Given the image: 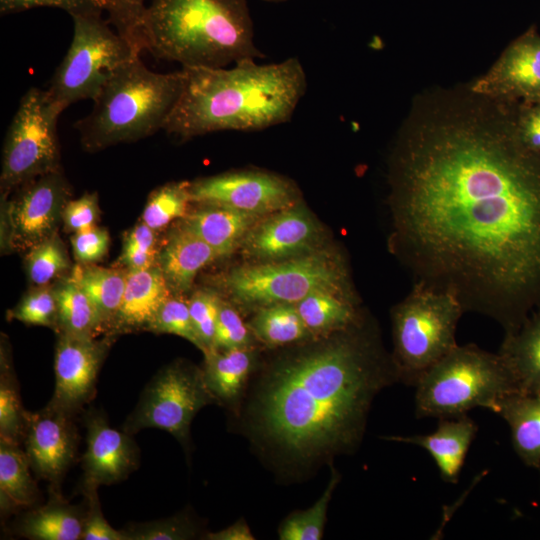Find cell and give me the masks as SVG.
Segmentation results:
<instances>
[{
  "label": "cell",
  "instance_id": "cell-38",
  "mask_svg": "<svg viewBox=\"0 0 540 540\" xmlns=\"http://www.w3.org/2000/svg\"><path fill=\"white\" fill-rule=\"evenodd\" d=\"M127 540H186L195 538L196 524L186 513L145 523L132 524L123 529Z\"/></svg>",
  "mask_w": 540,
  "mask_h": 540
},
{
  "label": "cell",
  "instance_id": "cell-11",
  "mask_svg": "<svg viewBox=\"0 0 540 540\" xmlns=\"http://www.w3.org/2000/svg\"><path fill=\"white\" fill-rule=\"evenodd\" d=\"M213 403L217 401L205 383L202 369L177 360L149 381L122 430L132 435L146 428H158L187 447L193 418Z\"/></svg>",
  "mask_w": 540,
  "mask_h": 540
},
{
  "label": "cell",
  "instance_id": "cell-20",
  "mask_svg": "<svg viewBox=\"0 0 540 540\" xmlns=\"http://www.w3.org/2000/svg\"><path fill=\"white\" fill-rule=\"evenodd\" d=\"M477 430L476 423L464 414L440 418L436 430L428 435L390 436L386 439L424 448L434 459L441 478L455 484Z\"/></svg>",
  "mask_w": 540,
  "mask_h": 540
},
{
  "label": "cell",
  "instance_id": "cell-16",
  "mask_svg": "<svg viewBox=\"0 0 540 540\" xmlns=\"http://www.w3.org/2000/svg\"><path fill=\"white\" fill-rule=\"evenodd\" d=\"M73 418L49 403L27 413L24 451L34 474L54 490H60L76 455L78 434Z\"/></svg>",
  "mask_w": 540,
  "mask_h": 540
},
{
  "label": "cell",
  "instance_id": "cell-19",
  "mask_svg": "<svg viewBox=\"0 0 540 540\" xmlns=\"http://www.w3.org/2000/svg\"><path fill=\"white\" fill-rule=\"evenodd\" d=\"M217 259V252L181 220L160 245L157 263L170 291L183 294L197 274Z\"/></svg>",
  "mask_w": 540,
  "mask_h": 540
},
{
  "label": "cell",
  "instance_id": "cell-45",
  "mask_svg": "<svg viewBox=\"0 0 540 540\" xmlns=\"http://www.w3.org/2000/svg\"><path fill=\"white\" fill-rule=\"evenodd\" d=\"M99 216L98 195L86 193L66 203L62 213V224L67 232L77 233L96 226Z\"/></svg>",
  "mask_w": 540,
  "mask_h": 540
},
{
  "label": "cell",
  "instance_id": "cell-26",
  "mask_svg": "<svg viewBox=\"0 0 540 540\" xmlns=\"http://www.w3.org/2000/svg\"><path fill=\"white\" fill-rule=\"evenodd\" d=\"M496 413L508 423L519 458L540 469V392L512 393L500 401Z\"/></svg>",
  "mask_w": 540,
  "mask_h": 540
},
{
  "label": "cell",
  "instance_id": "cell-21",
  "mask_svg": "<svg viewBox=\"0 0 540 540\" xmlns=\"http://www.w3.org/2000/svg\"><path fill=\"white\" fill-rule=\"evenodd\" d=\"M171 293L158 264L127 271L125 291L109 334L145 330Z\"/></svg>",
  "mask_w": 540,
  "mask_h": 540
},
{
  "label": "cell",
  "instance_id": "cell-30",
  "mask_svg": "<svg viewBox=\"0 0 540 540\" xmlns=\"http://www.w3.org/2000/svg\"><path fill=\"white\" fill-rule=\"evenodd\" d=\"M57 334L97 337L103 334L97 311L83 289L67 275L54 283Z\"/></svg>",
  "mask_w": 540,
  "mask_h": 540
},
{
  "label": "cell",
  "instance_id": "cell-5",
  "mask_svg": "<svg viewBox=\"0 0 540 540\" xmlns=\"http://www.w3.org/2000/svg\"><path fill=\"white\" fill-rule=\"evenodd\" d=\"M183 82L182 69L154 72L135 56L112 74L93 100L92 111L75 123L83 148L100 151L163 130Z\"/></svg>",
  "mask_w": 540,
  "mask_h": 540
},
{
  "label": "cell",
  "instance_id": "cell-10",
  "mask_svg": "<svg viewBox=\"0 0 540 540\" xmlns=\"http://www.w3.org/2000/svg\"><path fill=\"white\" fill-rule=\"evenodd\" d=\"M62 112L46 90L31 87L22 96L4 139L1 195L8 196L34 178L61 170L57 123Z\"/></svg>",
  "mask_w": 540,
  "mask_h": 540
},
{
  "label": "cell",
  "instance_id": "cell-28",
  "mask_svg": "<svg viewBox=\"0 0 540 540\" xmlns=\"http://www.w3.org/2000/svg\"><path fill=\"white\" fill-rule=\"evenodd\" d=\"M356 304L355 296L316 291L295 305L311 338H328L361 316Z\"/></svg>",
  "mask_w": 540,
  "mask_h": 540
},
{
  "label": "cell",
  "instance_id": "cell-9",
  "mask_svg": "<svg viewBox=\"0 0 540 540\" xmlns=\"http://www.w3.org/2000/svg\"><path fill=\"white\" fill-rule=\"evenodd\" d=\"M72 19L70 47L46 89L50 99L62 111L78 101L94 100L120 66L141 54L126 38L111 29L102 15Z\"/></svg>",
  "mask_w": 540,
  "mask_h": 540
},
{
  "label": "cell",
  "instance_id": "cell-46",
  "mask_svg": "<svg viewBox=\"0 0 540 540\" xmlns=\"http://www.w3.org/2000/svg\"><path fill=\"white\" fill-rule=\"evenodd\" d=\"M518 128L523 142L540 154V99L519 103Z\"/></svg>",
  "mask_w": 540,
  "mask_h": 540
},
{
  "label": "cell",
  "instance_id": "cell-13",
  "mask_svg": "<svg viewBox=\"0 0 540 540\" xmlns=\"http://www.w3.org/2000/svg\"><path fill=\"white\" fill-rule=\"evenodd\" d=\"M71 194V186L59 170L21 185L11 199L1 195V211L10 229L12 251H27L57 233Z\"/></svg>",
  "mask_w": 540,
  "mask_h": 540
},
{
  "label": "cell",
  "instance_id": "cell-36",
  "mask_svg": "<svg viewBox=\"0 0 540 540\" xmlns=\"http://www.w3.org/2000/svg\"><path fill=\"white\" fill-rule=\"evenodd\" d=\"M9 320H17L27 325L49 327L57 330V301L54 283L43 286H33L7 312Z\"/></svg>",
  "mask_w": 540,
  "mask_h": 540
},
{
  "label": "cell",
  "instance_id": "cell-40",
  "mask_svg": "<svg viewBox=\"0 0 540 540\" xmlns=\"http://www.w3.org/2000/svg\"><path fill=\"white\" fill-rule=\"evenodd\" d=\"M220 296L208 289L195 291L188 299L192 324L203 354L213 350Z\"/></svg>",
  "mask_w": 540,
  "mask_h": 540
},
{
  "label": "cell",
  "instance_id": "cell-6",
  "mask_svg": "<svg viewBox=\"0 0 540 540\" xmlns=\"http://www.w3.org/2000/svg\"><path fill=\"white\" fill-rule=\"evenodd\" d=\"M417 417L451 418L476 407L496 413L500 401L517 393L497 353L475 344L457 345L428 368L414 385Z\"/></svg>",
  "mask_w": 540,
  "mask_h": 540
},
{
  "label": "cell",
  "instance_id": "cell-34",
  "mask_svg": "<svg viewBox=\"0 0 540 540\" xmlns=\"http://www.w3.org/2000/svg\"><path fill=\"white\" fill-rule=\"evenodd\" d=\"M189 181L169 182L153 190L145 204L141 221L156 231L174 220L183 219L191 202Z\"/></svg>",
  "mask_w": 540,
  "mask_h": 540
},
{
  "label": "cell",
  "instance_id": "cell-42",
  "mask_svg": "<svg viewBox=\"0 0 540 540\" xmlns=\"http://www.w3.org/2000/svg\"><path fill=\"white\" fill-rule=\"evenodd\" d=\"M52 7L67 12L71 17L102 15L104 0H0L1 15L15 14L33 8Z\"/></svg>",
  "mask_w": 540,
  "mask_h": 540
},
{
  "label": "cell",
  "instance_id": "cell-1",
  "mask_svg": "<svg viewBox=\"0 0 540 540\" xmlns=\"http://www.w3.org/2000/svg\"><path fill=\"white\" fill-rule=\"evenodd\" d=\"M518 108L471 85L424 92L388 164L393 253L504 333L540 307V154Z\"/></svg>",
  "mask_w": 540,
  "mask_h": 540
},
{
  "label": "cell",
  "instance_id": "cell-3",
  "mask_svg": "<svg viewBox=\"0 0 540 540\" xmlns=\"http://www.w3.org/2000/svg\"><path fill=\"white\" fill-rule=\"evenodd\" d=\"M181 94L163 130L181 139L217 131H257L288 122L304 96L307 80L294 57L232 67L182 68Z\"/></svg>",
  "mask_w": 540,
  "mask_h": 540
},
{
  "label": "cell",
  "instance_id": "cell-43",
  "mask_svg": "<svg viewBox=\"0 0 540 540\" xmlns=\"http://www.w3.org/2000/svg\"><path fill=\"white\" fill-rule=\"evenodd\" d=\"M98 486L83 484L85 520L82 540H127L123 530L114 529L105 519L97 493Z\"/></svg>",
  "mask_w": 540,
  "mask_h": 540
},
{
  "label": "cell",
  "instance_id": "cell-24",
  "mask_svg": "<svg viewBox=\"0 0 540 540\" xmlns=\"http://www.w3.org/2000/svg\"><path fill=\"white\" fill-rule=\"evenodd\" d=\"M498 354L514 379L517 393L540 392V307L517 330L504 333Z\"/></svg>",
  "mask_w": 540,
  "mask_h": 540
},
{
  "label": "cell",
  "instance_id": "cell-35",
  "mask_svg": "<svg viewBox=\"0 0 540 540\" xmlns=\"http://www.w3.org/2000/svg\"><path fill=\"white\" fill-rule=\"evenodd\" d=\"M340 480L338 472L331 468L330 481L321 497L308 509L295 511L280 524L281 540H319L323 536L326 514L333 491Z\"/></svg>",
  "mask_w": 540,
  "mask_h": 540
},
{
  "label": "cell",
  "instance_id": "cell-47",
  "mask_svg": "<svg viewBox=\"0 0 540 540\" xmlns=\"http://www.w3.org/2000/svg\"><path fill=\"white\" fill-rule=\"evenodd\" d=\"M208 540H253L255 539L248 524L244 519L237 520L229 527L217 532L207 533L204 537Z\"/></svg>",
  "mask_w": 540,
  "mask_h": 540
},
{
  "label": "cell",
  "instance_id": "cell-14",
  "mask_svg": "<svg viewBox=\"0 0 540 540\" xmlns=\"http://www.w3.org/2000/svg\"><path fill=\"white\" fill-rule=\"evenodd\" d=\"M57 335L55 389L49 404L75 416L94 397L99 371L116 336Z\"/></svg>",
  "mask_w": 540,
  "mask_h": 540
},
{
  "label": "cell",
  "instance_id": "cell-18",
  "mask_svg": "<svg viewBox=\"0 0 540 540\" xmlns=\"http://www.w3.org/2000/svg\"><path fill=\"white\" fill-rule=\"evenodd\" d=\"M84 424L83 484L99 487L127 478L139 465V449L132 435L113 428L106 416L94 409L85 414Z\"/></svg>",
  "mask_w": 540,
  "mask_h": 540
},
{
  "label": "cell",
  "instance_id": "cell-41",
  "mask_svg": "<svg viewBox=\"0 0 540 540\" xmlns=\"http://www.w3.org/2000/svg\"><path fill=\"white\" fill-rule=\"evenodd\" d=\"M108 22L139 51H143L142 22L146 11L144 0H104Z\"/></svg>",
  "mask_w": 540,
  "mask_h": 540
},
{
  "label": "cell",
  "instance_id": "cell-12",
  "mask_svg": "<svg viewBox=\"0 0 540 540\" xmlns=\"http://www.w3.org/2000/svg\"><path fill=\"white\" fill-rule=\"evenodd\" d=\"M191 202L224 206L266 216L300 202L297 186L289 179L262 170H236L190 182Z\"/></svg>",
  "mask_w": 540,
  "mask_h": 540
},
{
  "label": "cell",
  "instance_id": "cell-31",
  "mask_svg": "<svg viewBox=\"0 0 540 540\" xmlns=\"http://www.w3.org/2000/svg\"><path fill=\"white\" fill-rule=\"evenodd\" d=\"M249 327L258 341L281 347L311 338L295 304H272L257 309Z\"/></svg>",
  "mask_w": 540,
  "mask_h": 540
},
{
  "label": "cell",
  "instance_id": "cell-25",
  "mask_svg": "<svg viewBox=\"0 0 540 540\" xmlns=\"http://www.w3.org/2000/svg\"><path fill=\"white\" fill-rule=\"evenodd\" d=\"M255 360L253 348L211 350L204 354L203 377L217 403L233 405L240 399Z\"/></svg>",
  "mask_w": 540,
  "mask_h": 540
},
{
  "label": "cell",
  "instance_id": "cell-48",
  "mask_svg": "<svg viewBox=\"0 0 540 540\" xmlns=\"http://www.w3.org/2000/svg\"><path fill=\"white\" fill-rule=\"evenodd\" d=\"M263 1L270 2V3H281V2L288 1V0H263Z\"/></svg>",
  "mask_w": 540,
  "mask_h": 540
},
{
  "label": "cell",
  "instance_id": "cell-22",
  "mask_svg": "<svg viewBox=\"0 0 540 540\" xmlns=\"http://www.w3.org/2000/svg\"><path fill=\"white\" fill-rule=\"evenodd\" d=\"M196 205L181 220L210 245L220 258L231 255L240 247L250 228L264 217L224 206Z\"/></svg>",
  "mask_w": 540,
  "mask_h": 540
},
{
  "label": "cell",
  "instance_id": "cell-4",
  "mask_svg": "<svg viewBox=\"0 0 540 540\" xmlns=\"http://www.w3.org/2000/svg\"><path fill=\"white\" fill-rule=\"evenodd\" d=\"M142 41L144 50L182 68H222L263 57L247 0H152Z\"/></svg>",
  "mask_w": 540,
  "mask_h": 540
},
{
  "label": "cell",
  "instance_id": "cell-2",
  "mask_svg": "<svg viewBox=\"0 0 540 540\" xmlns=\"http://www.w3.org/2000/svg\"><path fill=\"white\" fill-rule=\"evenodd\" d=\"M395 382L392 355L360 316L270 369L254 406L258 433L300 461L348 453L362 440L375 396Z\"/></svg>",
  "mask_w": 540,
  "mask_h": 540
},
{
  "label": "cell",
  "instance_id": "cell-29",
  "mask_svg": "<svg viewBox=\"0 0 540 540\" xmlns=\"http://www.w3.org/2000/svg\"><path fill=\"white\" fill-rule=\"evenodd\" d=\"M20 444L0 439V506L2 514L30 509L39 491Z\"/></svg>",
  "mask_w": 540,
  "mask_h": 540
},
{
  "label": "cell",
  "instance_id": "cell-23",
  "mask_svg": "<svg viewBox=\"0 0 540 540\" xmlns=\"http://www.w3.org/2000/svg\"><path fill=\"white\" fill-rule=\"evenodd\" d=\"M86 506L66 501L60 490L51 489L47 504L32 507L15 522V531L34 540H79Z\"/></svg>",
  "mask_w": 540,
  "mask_h": 540
},
{
  "label": "cell",
  "instance_id": "cell-37",
  "mask_svg": "<svg viewBox=\"0 0 540 540\" xmlns=\"http://www.w3.org/2000/svg\"><path fill=\"white\" fill-rule=\"evenodd\" d=\"M145 330L156 334L177 335L200 349V343L190 316L188 300L184 299L181 294L171 293Z\"/></svg>",
  "mask_w": 540,
  "mask_h": 540
},
{
  "label": "cell",
  "instance_id": "cell-7",
  "mask_svg": "<svg viewBox=\"0 0 540 540\" xmlns=\"http://www.w3.org/2000/svg\"><path fill=\"white\" fill-rule=\"evenodd\" d=\"M465 313L451 293L413 282L406 297L391 310L392 359L400 382L419 377L458 344L456 330Z\"/></svg>",
  "mask_w": 540,
  "mask_h": 540
},
{
  "label": "cell",
  "instance_id": "cell-33",
  "mask_svg": "<svg viewBox=\"0 0 540 540\" xmlns=\"http://www.w3.org/2000/svg\"><path fill=\"white\" fill-rule=\"evenodd\" d=\"M25 267L33 286L53 284L69 275L73 266L58 232L27 250Z\"/></svg>",
  "mask_w": 540,
  "mask_h": 540
},
{
  "label": "cell",
  "instance_id": "cell-32",
  "mask_svg": "<svg viewBox=\"0 0 540 540\" xmlns=\"http://www.w3.org/2000/svg\"><path fill=\"white\" fill-rule=\"evenodd\" d=\"M27 413L22 407L7 343L2 340L0 360V439L21 444L25 436Z\"/></svg>",
  "mask_w": 540,
  "mask_h": 540
},
{
  "label": "cell",
  "instance_id": "cell-17",
  "mask_svg": "<svg viewBox=\"0 0 540 540\" xmlns=\"http://www.w3.org/2000/svg\"><path fill=\"white\" fill-rule=\"evenodd\" d=\"M471 87L510 102L540 99V35L531 29L518 37Z\"/></svg>",
  "mask_w": 540,
  "mask_h": 540
},
{
  "label": "cell",
  "instance_id": "cell-44",
  "mask_svg": "<svg viewBox=\"0 0 540 540\" xmlns=\"http://www.w3.org/2000/svg\"><path fill=\"white\" fill-rule=\"evenodd\" d=\"M73 256L79 264H96L109 250L110 237L105 228L93 226L71 236Z\"/></svg>",
  "mask_w": 540,
  "mask_h": 540
},
{
  "label": "cell",
  "instance_id": "cell-27",
  "mask_svg": "<svg viewBox=\"0 0 540 540\" xmlns=\"http://www.w3.org/2000/svg\"><path fill=\"white\" fill-rule=\"evenodd\" d=\"M69 275L93 303L103 334H109L121 305L127 271L118 267L105 268L96 264L77 263Z\"/></svg>",
  "mask_w": 540,
  "mask_h": 540
},
{
  "label": "cell",
  "instance_id": "cell-15",
  "mask_svg": "<svg viewBox=\"0 0 540 540\" xmlns=\"http://www.w3.org/2000/svg\"><path fill=\"white\" fill-rule=\"evenodd\" d=\"M324 229L300 202L262 217L245 235L240 249L250 263L286 260L322 247Z\"/></svg>",
  "mask_w": 540,
  "mask_h": 540
},
{
  "label": "cell",
  "instance_id": "cell-8",
  "mask_svg": "<svg viewBox=\"0 0 540 540\" xmlns=\"http://www.w3.org/2000/svg\"><path fill=\"white\" fill-rule=\"evenodd\" d=\"M223 285L235 302L257 309L296 304L316 291L355 296L343 256L328 248L286 260L235 267L224 276Z\"/></svg>",
  "mask_w": 540,
  "mask_h": 540
},
{
  "label": "cell",
  "instance_id": "cell-39",
  "mask_svg": "<svg viewBox=\"0 0 540 540\" xmlns=\"http://www.w3.org/2000/svg\"><path fill=\"white\" fill-rule=\"evenodd\" d=\"M254 339L238 311L220 297L213 350L253 348Z\"/></svg>",
  "mask_w": 540,
  "mask_h": 540
}]
</instances>
